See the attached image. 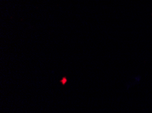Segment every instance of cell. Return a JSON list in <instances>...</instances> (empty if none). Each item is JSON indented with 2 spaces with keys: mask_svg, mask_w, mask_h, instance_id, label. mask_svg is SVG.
I'll return each instance as SVG.
<instances>
[{
  "mask_svg": "<svg viewBox=\"0 0 152 113\" xmlns=\"http://www.w3.org/2000/svg\"><path fill=\"white\" fill-rule=\"evenodd\" d=\"M67 78L66 77H64V78H62V79L60 81V82L61 83H62V85H65L66 83V82H67Z\"/></svg>",
  "mask_w": 152,
  "mask_h": 113,
  "instance_id": "1",
  "label": "cell"
}]
</instances>
